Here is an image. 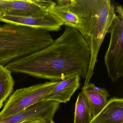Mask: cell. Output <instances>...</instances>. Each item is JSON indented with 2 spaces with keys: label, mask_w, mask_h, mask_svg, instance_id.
I'll return each instance as SVG.
<instances>
[{
  "label": "cell",
  "mask_w": 123,
  "mask_h": 123,
  "mask_svg": "<svg viewBox=\"0 0 123 123\" xmlns=\"http://www.w3.org/2000/svg\"><path fill=\"white\" fill-rule=\"evenodd\" d=\"M90 57L80 33L65 26L63 33L49 46L16 59L5 66L11 72L59 81L75 75L85 78Z\"/></svg>",
  "instance_id": "1"
},
{
  "label": "cell",
  "mask_w": 123,
  "mask_h": 123,
  "mask_svg": "<svg viewBox=\"0 0 123 123\" xmlns=\"http://www.w3.org/2000/svg\"><path fill=\"white\" fill-rule=\"evenodd\" d=\"M80 34L90 51V63L83 87L89 83L94 74L98 55L104 38L117 15L110 0H82Z\"/></svg>",
  "instance_id": "2"
},
{
  "label": "cell",
  "mask_w": 123,
  "mask_h": 123,
  "mask_svg": "<svg viewBox=\"0 0 123 123\" xmlns=\"http://www.w3.org/2000/svg\"><path fill=\"white\" fill-rule=\"evenodd\" d=\"M54 41L49 31L5 23L0 25V64L49 46Z\"/></svg>",
  "instance_id": "3"
},
{
  "label": "cell",
  "mask_w": 123,
  "mask_h": 123,
  "mask_svg": "<svg viewBox=\"0 0 123 123\" xmlns=\"http://www.w3.org/2000/svg\"><path fill=\"white\" fill-rule=\"evenodd\" d=\"M58 82H46L16 90L8 99L0 112V119L12 116L44 100Z\"/></svg>",
  "instance_id": "4"
},
{
  "label": "cell",
  "mask_w": 123,
  "mask_h": 123,
  "mask_svg": "<svg viewBox=\"0 0 123 123\" xmlns=\"http://www.w3.org/2000/svg\"><path fill=\"white\" fill-rule=\"evenodd\" d=\"M109 33L110 43L104 61L109 77L114 82L123 75V16H116Z\"/></svg>",
  "instance_id": "5"
},
{
  "label": "cell",
  "mask_w": 123,
  "mask_h": 123,
  "mask_svg": "<svg viewBox=\"0 0 123 123\" xmlns=\"http://www.w3.org/2000/svg\"><path fill=\"white\" fill-rule=\"evenodd\" d=\"M55 4L52 0H0V15L40 16L50 11Z\"/></svg>",
  "instance_id": "6"
},
{
  "label": "cell",
  "mask_w": 123,
  "mask_h": 123,
  "mask_svg": "<svg viewBox=\"0 0 123 123\" xmlns=\"http://www.w3.org/2000/svg\"><path fill=\"white\" fill-rule=\"evenodd\" d=\"M60 104L52 101H42L9 117L0 119V123H21L53 118Z\"/></svg>",
  "instance_id": "7"
},
{
  "label": "cell",
  "mask_w": 123,
  "mask_h": 123,
  "mask_svg": "<svg viewBox=\"0 0 123 123\" xmlns=\"http://www.w3.org/2000/svg\"><path fill=\"white\" fill-rule=\"evenodd\" d=\"M0 22L49 31H58L64 25L62 21L50 11L36 17L0 15Z\"/></svg>",
  "instance_id": "8"
},
{
  "label": "cell",
  "mask_w": 123,
  "mask_h": 123,
  "mask_svg": "<svg viewBox=\"0 0 123 123\" xmlns=\"http://www.w3.org/2000/svg\"><path fill=\"white\" fill-rule=\"evenodd\" d=\"M80 76L75 75L58 81L44 100L55 101L60 104L66 103L80 87Z\"/></svg>",
  "instance_id": "9"
},
{
  "label": "cell",
  "mask_w": 123,
  "mask_h": 123,
  "mask_svg": "<svg viewBox=\"0 0 123 123\" xmlns=\"http://www.w3.org/2000/svg\"><path fill=\"white\" fill-rule=\"evenodd\" d=\"M91 123H123V99L113 97Z\"/></svg>",
  "instance_id": "10"
},
{
  "label": "cell",
  "mask_w": 123,
  "mask_h": 123,
  "mask_svg": "<svg viewBox=\"0 0 123 123\" xmlns=\"http://www.w3.org/2000/svg\"><path fill=\"white\" fill-rule=\"evenodd\" d=\"M81 92L87 99L92 118L96 116L108 102L109 93L104 88L97 87L93 83H89L83 87Z\"/></svg>",
  "instance_id": "11"
},
{
  "label": "cell",
  "mask_w": 123,
  "mask_h": 123,
  "mask_svg": "<svg viewBox=\"0 0 123 123\" xmlns=\"http://www.w3.org/2000/svg\"><path fill=\"white\" fill-rule=\"evenodd\" d=\"M92 118L87 99L82 92L80 93L75 103L73 123H91Z\"/></svg>",
  "instance_id": "12"
},
{
  "label": "cell",
  "mask_w": 123,
  "mask_h": 123,
  "mask_svg": "<svg viewBox=\"0 0 123 123\" xmlns=\"http://www.w3.org/2000/svg\"><path fill=\"white\" fill-rule=\"evenodd\" d=\"M14 84L12 72L0 64V100L3 103L12 92Z\"/></svg>",
  "instance_id": "13"
},
{
  "label": "cell",
  "mask_w": 123,
  "mask_h": 123,
  "mask_svg": "<svg viewBox=\"0 0 123 123\" xmlns=\"http://www.w3.org/2000/svg\"><path fill=\"white\" fill-rule=\"evenodd\" d=\"M115 11L118 13L119 16H123V10L122 6H118Z\"/></svg>",
  "instance_id": "14"
},
{
  "label": "cell",
  "mask_w": 123,
  "mask_h": 123,
  "mask_svg": "<svg viewBox=\"0 0 123 123\" xmlns=\"http://www.w3.org/2000/svg\"><path fill=\"white\" fill-rule=\"evenodd\" d=\"M41 123H55L53 118H47L42 121Z\"/></svg>",
  "instance_id": "15"
},
{
  "label": "cell",
  "mask_w": 123,
  "mask_h": 123,
  "mask_svg": "<svg viewBox=\"0 0 123 123\" xmlns=\"http://www.w3.org/2000/svg\"><path fill=\"white\" fill-rule=\"evenodd\" d=\"M41 121H31L21 123H41Z\"/></svg>",
  "instance_id": "16"
},
{
  "label": "cell",
  "mask_w": 123,
  "mask_h": 123,
  "mask_svg": "<svg viewBox=\"0 0 123 123\" xmlns=\"http://www.w3.org/2000/svg\"><path fill=\"white\" fill-rule=\"evenodd\" d=\"M3 102L1 100H0V109L2 108L3 106Z\"/></svg>",
  "instance_id": "17"
}]
</instances>
